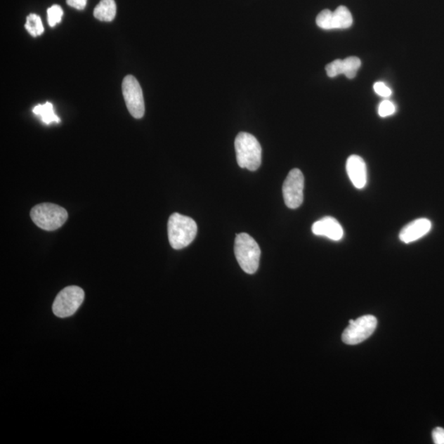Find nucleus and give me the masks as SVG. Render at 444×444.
<instances>
[{
	"label": "nucleus",
	"mask_w": 444,
	"mask_h": 444,
	"mask_svg": "<svg viewBox=\"0 0 444 444\" xmlns=\"http://www.w3.org/2000/svg\"><path fill=\"white\" fill-rule=\"evenodd\" d=\"M236 159L241 168L257 171L262 163V148L254 135L241 132L235 141Z\"/></svg>",
	"instance_id": "f257e3e1"
},
{
	"label": "nucleus",
	"mask_w": 444,
	"mask_h": 444,
	"mask_svg": "<svg viewBox=\"0 0 444 444\" xmlns=\"http://www.w3.org/2000/svg\"><path fill=\"white\" fill-rule=\"evenodd\" d=\"M197 226L191 217L173 214L168 221V238L171 247L181 249L189 246L195 240Z\"/></svg>",
	"instance_id": "f03ea898"
},
{
	"label": "nucleus",
	"mask_w": 444,
	"mask_h": 444,
	"mask_svg": "<svg viewBox=\"0 0 444 444\" xmlns=\"http://www.w3.org/2000/svg\"><path fill=\"white\" fill-rule=\"evenodd\" d=\"M235 254L244 272L248 274H254L257 272L261 257V249L249 235L241 233L236 235Z\"/></svg>",
	"instance_id": "7ed1b4c3"
},
{
	"label": "nucleus",
	"mask_w": 444,
	"mask_h": 444,
	"mask_svg": "<svg viewBox=\"0 0 444 444\" xmlns=\"http://www.w3.org/2000/svg\"><path fill=\"white\" fill-rule=\"evenodd\" d=\"M67 212L64 207L54 204H38L31 211V218L41 229L53 231L61 228L67 219Z\"/></svg>",
	"instance_id": "20e7f679"
},
{
	"label": "nucleus",
	"mask_w": 444,
	"mask_h": 444,
	"mask_svg": "<svg viewBox=\"0 0 444 444\" xmlns=\"http://www.w3.org/2000/svg\"><path fill=\"white\" fill-rule=\"evenodd\" d=\"M84 297L83 289L76 286L65 287L58 294L53 303V312L59 318L70 317L79 310Z\"/></svg>",
	"instance_id": "39448f33"
},
{
	"label": "nucleus",
	"mask_w": 444,
	"mask_h": 444,
	"mask_svg": "<svg viewBox=\"0 0 444 444\" xmlns=\"http://www.w3.org/2000/svg\"><path fill=\"white\" fill-rule=\"evenodd\" d=\"M378 321L373 315H364L351 323L342 333V341L347 345H357L373 334Z\"/></svg>",
	"instance_id": "423d86ee"
},
{
	"label": "nucleus",
	"mask_w": 444,
	"mask_h": 444,
	"mask_svg": "<svg viewBox=\"0 0 444 444\" xmlns=\"http://www.w3.org/2000/svg\"><path fill=\"white\" fill-rule=\"evenodd\" d=\"M305 177L299 169H293L288 174L282 187L285 204L291 209L301 207L303 201Z\"/></svg>",
	"instance_id": "0eeeda50"
},
{
	"label": "nucleus",
	"mask_w": 444,
	"mask_h": 444,
	"mask_svg": "<svg viewBox=\"0 0 444 444\" xmlns=\"http://www.w3.org/2000/svg\"><path fill=\"white\" fill-rule=\"evenodd\" d=\"M124 98L129 113L135 119H141L145 113V104L141 86L132 75L125 77L122 84Z\"/></svg>",
	"instance_id": "6e6552de"
},
{
	"label": "nucleus",
	"mask_w": 444,
	"mask_h": 444,
	"mask_svg": "<svg viewBox=\"0 0 444 444\" xmlns=\"http://www.w3.org/2000/svg\"><path fill=\"white\" fill-rule=\"evenodd\" d=\"M312 233L334 241L341 240L344 235V228L339 221L332 216H325L315 222L312 226Z\"/></svg>",
	"instance_id": "1a4fd4ad"
},
{
	"label": "nucleus",
	"mask_w": 444,
	"mask_h": 444,
	"mask_svg": "<svg viewBox=\"0 0 444 444\" xmlns=\"http://www.w3.org/2000/svg\"><path fill=\"white\" fill-rule=\"evenodd\" d=\"M431 221L426 218L414 220L400 230L399 238L405 244L414 242L431 231Z\"/></svg>",
	"instance_id": "9d476101"
},
{
	"label": "nucleus",
	"mask_w": 444,
	"mask_h": 444,
	"mask_svg": "<svg viewBox=\"0 0 444 444\" xmlns=\"http://www.w3.org/2000/svg\"><path fill=\"white\" fill-rule=\"evenodd\" d=\"M346 172L356 189H364L367 183V167L363 158L352 155L347 159Z\"/></svg>",
	"instance_id": "9b49d317"
},
{
	"label": "nucleus",
	"mask_w": 444,
	"mask_h": 444,
	"mask_svg": "<svg viewBox=\"0 0 444 444\" xmlns=\"http://www.w3.org/2000/svg\"><path fill=\"white\" fill-rule=\"evenodd\" d=\"M117 15V4L115 0H100L94 9V17L103 22L113 21Z\"/></svg>",
	"instance_id": "f8f14e48"
},
{
	"label": "nucleus",
	"mask_w": 444,
	"mask_h": 444,
	"mask_svg": "<svg viewBox=\"0 0 444 444\" xmlns=\"http://www.w3.org/2000/svg\"><path fill=\"white\" fill-rule=\"evenodd\" d=\"M333 29H346L351 27L353 18L349 9L345 6H340L332 12Z\"/></svg>",
	"instance_id": "ddd939ff"
},
{
	"label": "nucleus",
	"mask_w": 444,
	"mask_h": 444,
	"mask_svg": "<svg viewBox=\"0 0 444 444\" xmlns=\"http://www.w3.org/2000/svg\"><path fill=\"white\" fill-rule=\"evenodd\" d=\"M33 113L39 117L42 122H44L46 124L60 122V119L56 115L53 105L51 103L35 106L33 109Z\"/></svg>",
	"instance_id": "4468645a"
},
{
	"label": "nucleus",
	"mask_w": 444,
	"mask_h": 444,
	"mask_svg": "<svg viewBox=\"0 0 444 444\" xmlns=\"http://www.w3.org/2000/svg\"><path fill=\"white\" fill-rule=\"evenodd\" d=\"M25 27L27 31L34 37L41 36L44 32V27H43L41 19L37 14H30L27 18Z\"/></svg>",
	"instance_id": "2eb2a0df"
},
{
	"label": "nucleus",
	"mask_w": 444,
	"mask_h": 444,
	"mask_svg": "<svg viewBox=\"0 0 444 444\" xmlns=\"http://www.w3.org/2000/svg\"><path fill=\"white\" fill-rule=\"evenodd\" d=\"M361 61L359 58L351 56L344 60V74L347 79H354L360 70Z\"/></svg>",
	"instance_id": "dca6fc26"
},
{
	"label": "nucleus",
	"mask_w": 444,
	"mask_h": 444,
	"mask_svg": "<svg viewBox=\"0 0 444 444\" xmlns=\"http://www.w3.org/2000/svg\"><path fill=\"white\" fill-rule=\"evenodd\" d=\"M316 23L318 27L325 30H332L333 22H332V12L329 9H325L320 14H318L316 18Z\"/></svg>",
	"instance_id": "f3484780"
},
{
	"label": "nucleus",
	"mask_w": 444,
	"mask_h": 444,
	"mask_svg": "<svg viewBox=\"0 0 444 444\" xmlns=\"http://www.w3.org/2000/svg\"><path fill=\"white\" fill-rule=\"evenodd\" d=\"M63 9L59 6H53L50 8H48L47 15H48V23L49 25L53 27L57 25L58 23L61 22V19L63 17Z\"/></svg>",
	"instance_id": "a211bd4d"
},
{
	"label": "nucleus",
	"mask_w": 444,
	"mask_h": 444,
	"mask_svg": "<svg viewBox=\"0 0 444 444\" xmlns=\"http://www.w3.org/2000/svg\"><path fill=\"white\" fill-rule=\"evenodd\" d=\"M326 72L328 77L335 78L340 74H344V60H336L326 66Z\"/></svg>",
	"instance_id": "6ab92c4d"
},
{
	"label": "nucleus",
	"mask_w": 444,
	"mask_h": 444,
	"mask_svg": "<svg viewBox=\"0 0 444 444\" xmlns=\"http://www.w3.org/2000/svg\"><path fill=\"white\" fill-rule=\"evenodd\" d=\"M396 106L392 101L385 100L379 106V115L381 117H388L395 113Z\"/></svg>",
	"instance_id": "aec40b11"
},
{
	"label": "nucleus",
	"mask_w": 444,
	"mask_h": 444,
	"mask_svg": "<svg viewBox=\"0 0 444 444\" xmlns=\"http://www.w3.org/2000/svg\"><path fill=\"white\" fill-rule=\"evenodd\" d=\"M374 90L376 93L380 96H383V98H389L393 93L389 86L383 83V81H377V83L374 85Z\"/></svg>",
	"instance_id": "412c9836"
},
{
	"label": "nucleus",
	"mask_w": 444,
	"mask_h": 444,
	"mask_svg": "<svg viewBox=\"0 0 444 444\" xmlns=\"http://www.w3.org/2000/svg\"><path fill=\"white\" fill-rule=\"evenodd\" d=\"M433 443L436 444H444V429L437 427L432 432Z\"/></svg>",
	"instance_id": "4be33fe9"
},
{
	"label": "nucleus",
	"mask_w": 444,
	"mask_h": 444,
	"mask_svg": "<svg viewBox=\"0 0 444 444\" xmlns=\"http://www.w3.org/2000/svg\"><path fill=\"white\" fill-rule=\"evenodd\" d=\"M67 6L72 8L79 9V11H83L86 6L88 0H66Z\"/></svg>",
	"instance_id": "5701e85b"
},
{
	"label": "nucleus",
	"mask_w": 444,
	"mask_h": 444,
	"mask_svg": "<svg viewBox=\"0 0 444 444\" xmlns=\"http://www.w3.org/2000/svg\"><path fill=\"white\" fill-rule=\"evenodd\" d=\"M354 322V320H349V325H351V323H352V322Z\"/></svg>",
	"instance_id": "b1692460"
}]
</instances>
